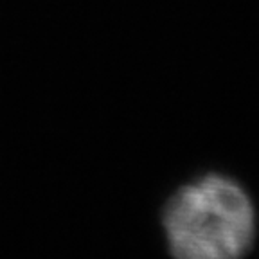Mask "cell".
Segmentation results:
<instances>
[{
	"mask_svg": "<svg viewBox=\"0 0 259 259\" xmlns=\"http://www.w3.org/2000/svg\"><path fill=\"white\" fill-rule=\"evenodd\" d=\"M162 223L175 259H245L255 236L252 200L222 175H207L177 191Z\"/></svg>",
	"mask_w": 259,
	"mask_h": 259,
	"instance_id": "obj_1",
	"label": "cell"
}]
</instances>
